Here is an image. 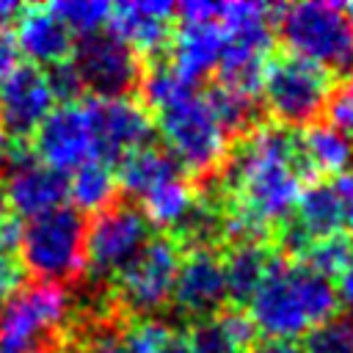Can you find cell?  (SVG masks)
Here are the masks:
<instances>
[{
	"label": "cell",
	"instance_id": "cell-37",
	"mask_svg": "<svg viewBox=\"0 0 353 353\" xmlns=\"http://www.w3.org/2000/svg\"><path fill=\"white\" fill-rule=\"evenodd\" d=\"M22 11H25V6L11 3V0H0V33H8V28H17Z\"/></svg>",
	"mask_w": 353,
	"mask_h": 353
},
{
	"label": "cell",
	"instance_id": "cell-21",
	"mask_svg": "<svg viewBox=\"0 0 353 353\" xmlns=\"http://www.w3.org/2000/svg\"><path fill=\"white\" fill-rule=\"evenodd\" d=\"M298 154L312 176H339L353 168V141L328 124H309L298 130Z\"/></svg>",
	"mask_w": 353,
	"mask_h": 353
},
{
	"label": "cell",
	"instance_id": "cell-4",
	"mask_svg": "<svg viewBox=\"0 0 353 353\" xmlns=\"http://www.w3.org/2000/svg\"><path fill=\"white\" fill-rule=\"evenodd\" d=\"M165 152L190 174H212L226 163L229 135L196 85L154 110Z\"/></svg>",
	"mask_w": 353,
	"mask_h": 353
},
{
	"label": "cell",
	"instance_id": "cell-10",
	"mask_svg": "<svg viewBox=\"0 0 353 353\" xmlns=\"http://www.w3.org/2000/svg\"><path fill=\"white\" fill-rule=\"evenodd\" d=\"M0 179L6 190L8 212L17 218H39L63 207L69 199L66 174L36 160L30 141H11L0 163Z\"/></svg>",
	"mask_w": 353,
	"mask_h": 353
},
{
	"label": "cell",
	"instance_id": "cell-29",
	"mask_svg": "<svg viewBox=\"0 0 353 353\" xmlns=\"http://www.w3.org/2000/svg\"><path fill=\"white\" fill-rule=\"evenodd\" d=\"M61 353H124L121 350V339L119 334L108 325H77L72 323V328L66 331V339L61 345Z\"/></svg>",
	"mask_w": 353,
	"mask_h": 353
},
{
	"label": "cell",
	"instance_id": "cell-8",
	"mask_svg": "<svg viewBox=\"0 0 353 353\" xmlns=\"http://www.w3.org/2000/svg\"><path fill=\"white\" fill-rule=\"evenodd\" d=\"M152 240V226L135 204H110L85 223V268L97 284L116 276Z\"/></svg>",
	"mask_w": 353,
	"mask_h": 353
},
{
	"label": "cell",
	"instance_id": "cell-30",
	"mask_svg": "<svg viewBox=\"0 0 353 353\" xmlns=\"http://www.w3.org/2000/svg\"><path fill=\"white\" fill-rule=\"evenodd\" d=\"M350 251H353L350 240L342 237V234H336V237H325V240L309 243V245L298 254V262H303V265H309L312 270H317V273H323V276L331 279V276H336V273L342 270V265L347 262Z\"/></svg>",
	"mask_w": 353,
	"mask_h": 353
},
{
	"label": "cell",
	"instance_id": "cell-41",
	"mask_svg": "<svg viewBox=\"0 0 353 353\" xmlns=\"http://www.w3.org/2000/svg\"><path fill=\"white\" fill-rule=\"evenodd\" d=\"M8 212V204H6V190H3V179H0V215Z\"/></svg>",
	"mask_w": 353,
	"mask_h": 353
},
{
	"label": "cell",
	"instance_id": "cell-26",
	"mask_svg": "<svg viewBox=\"0 0 353 353\" xmlns=\"http://www.w3.org/2000/svg\"><path fill=\"white\" fill-rule=\"evenodd\" d=\"M119 339L124 353H185V334L160 317H138Z\"/></svg>",
	"mask_w": 353,
	"mask_h": 353
},
{
	"label": "cell",
	"instance_id": "cell-24",
	"mask_svg": "<svg viewBox=\"0 0 353 353\" xmlns=\"http://www.w3.org/2000/svg\"><path fill=\"white\" fill-rule=\"evenodd\" d=\"M196 204H199V193H196L193 182L188 179V174H179V176L163 182L160 188H154L152 193H146L141 199L138 210L143 212L149 226L179 229Z\"/></svg>",
	"mask_w": 353,
	"mask_h": 353
},
{
	"label": "cell",
	"instance_id": "cell-1",
	"mask_svg": "<svg viewBox=\"0 0 353 353\" xmlns=\"http://www.w3.org/2000/svg\"><path fill=\"white\" fill-rule=\"evenodd\" d=\"M309 174L298 154V130L281 124H259L243 135L237 149L226 154L223 188V237L232 243L259 240L287 223Z\"/></svg>",
	"mask_w": 353,
	"mask_h": 353
},
{
	"label": "cell",
	"instance_id": "cell-2",
	"mask_svg": "<svg viewBox=\"0 0 353 353\" xmlns=\"http://www.w3.org/2000/svg\"><path fill=\"white\" fill-rule=\"evenodd\" d=\"M334 281L303 262L273 259L270 270L248 298V320L268 342H287L309 336L336 312Z\"/></svg>",
	"mask_w": 353,
	"mask_h": 353
},
{
	"label": "cell",
	"instance_id": "cell-36",
	"mask_svg": "<svg viewBox=\"0 0 353 353\" xmlns=\"http://www.w3.org/2000/svg\"><path fill=\"white\" fill-rule=\"evenodd\" d=\"M17 58H19V50H17V41L11 33H0V83L17 69Z\"/></svg>",
	"mask_w": 353,
	"mask_h": 353
},
{
	"label": "cell",
	"instance_id": "cell-39",
	"mask_svg": "<svg viewBox=\"0 0 353 353\" xmlns=\"http://www.w3.org/2000/svg\"><path fill=\"white\" fill-rule=\"evenodd\" d=\"M8 143H11V138L6 135V130L0 127V163H3V157H6V149H8Z\"/></svg>",
	"mask_w": 353,
	"mask_h": 353
},
{
	"label": "cell",
	"instance_id": "cell-6",
	"mask_svg": "<svg viewBox=\"0 0 353 353\" xmlns=\"http://www.w3.org/2000/svg\"><path fill=\"white\" fill-rule=\"evenodd\" d=\"M22 270L36 281L66 287L85 270V218L74 207H58L22 226Z\"/></svg>",
	"mask_w": 353,
	"mask_h": 353
},
{
	"label": "cell",
	"instance_id": "cell-40",
	"mask_svg": "<svg viewBox=\"0 0 353 353\" xmlns=\"http://www.w3.org/2000/svg\"><path fill=\"white\" fill-rule=\"evenodd\" d=\"M339 8H342V14L347 17V22L353 25V0H350V3H339Z\"/></svg>",
	"mask_w": 353,
	"mask_h": 353
},
{
	"label": "cell",
	"instance_id": "cell-18",
	"mask_svg": "<svg viewBox=\"0 0 353 353\" xmlns=\"http://www.w3.org/2000/svg\"><path fill=\"white\" fill-rule=\"evenodd\" d=\"M342 229V207L331 182H309L284 223V243L301 254L309 243L336 237Z\"/></svg>",
	"mask_w": 353,
	"mask_h": 353
},
{
	"label": "cell",
	"instance_id": "cell-9",
	"mask_svg": "<svg viewBox=\"0 0 353 353\" xmlns=\"http://www.w3.org/2000/svg\"><path fill=\"white\" fill-rule=\"evenodd\" d=\"M182 251L174 237H152L138 256L116 276V301L138 317H154L171 303Z\"/></svg>",
	"mask_w": 353,
	"mask_h": 353
},
{
	"label": "cell",
	"instance_id": "cell-7",
	"mask_svg": "<svg viewBox=\"0 0 353 353\" xmlns=\"http://www.w3.org/2000/svg\"><path fill=\"white\" fill-rule=\"evenodd\" d=\"M331 74L298 55H276L265 63L259 97L281 127H309L328 102Z\"/></svg>",
	"mask_w": 353,
	"mask_h": 353
},
{
	"label": "cell",
	"instance_id": "cell-15",
	"mask_svg": "<svg viewBox=\"0 0 353 353\" xmlns=\"http://www.w3.org/2000/svg\"><path fill=\"white\" fill-rule=\"evenodd\" d=\"M223 301H226V281H223L221 254L207 245H193L182 251L171 292L174 309L179 314L201 320L221 312Z\"/></svg>",
	"mask_w": 353,
	"mask_h": 353
},
{
	"label": "cell",
	"instance_id": "cell-23",
	"mask_svg": "<svg viewBox=\"0 0 353 353\" xmlns=\"http://www.w3.org/2000/svg\"><path fill=\"white\" fill-rule=\"evenodd\" d=\"M179 174H188L165 149L160 146H143L132 154H127L124 160H119V171H116V182L130 193L135 196L138 201L152 193L154 188H160L163 182L179 176Z\"/></svg>",
	"mask_w": 353,
	"mask_h": 353
},
{
	"label": "cell",
	"instance_id": "cell-16",
	"mask_svg": "<svg viewBox=\"0 0 353 353\" xmlns=\"http://www.w3.org/2000/svg\"><path fill=\"white\" fill-rule=\"evenodd\" d=\"M176 6L165 0H127L113 6L110 33H116L135 55H157L171 44Z\"/></svg>",
	"mask_w": 353,
	"mask_h": 353
},
{
	"label": "cell",
	"instance_id": "cell-22",
	"mask_svg": "<svg viewBox=\"0 0 353 353\" xmlns=\"http://www.w3.org/2000/svg\"><path fill=\"white\" fill-rule=\"evenodd\" d=\"M276 254L268 243L245 240V243H229V251L221 256L223 265V281H226V298L229 301H245L254 295L265 273L270 270Z\"/></svg>",
	"mask_w": 353,
	"mask_h": 353
},
{
	"label": "cell",
	"instance_id": "cell-3",
	"mask_svg": "<svg viewBox=\"0 0 353 353\" xmlns=\"http://www.w3.org/2000/svg\"><path fill=\"white\" fill-rule=\"evenodd\" d=\"M77 317L66 287L30 281L0 306V350L61 353L66 331Z\"/></svg>",
	"mask_w": 353,
	"mask_h": 353
},
{
	"label": "cell",
	"instance_id": "cell-25",
	"mask_svg": "<svg viewBox=\"0 0 353 353\" xmlns=\"http://www.w3.org/2000/svg\"><path fill=\"white\" fill-rule=\"evenodd\" d=\"M116 188H119L116 174H113L110 163H102V160L85 163L77 171H72V176H69V199L80 215L83 212L97 215L105 207H110Z\"/></svg>",
	"mask_w": 353,
	"mask_h": 353
},
{
	"label": "cell",
	"instance_id": "cell-38",
	"mask_svg": "<svg viewBox=\"0 0 353 353\" xmlns=\"http://www.w3.org/2000/svg\"><path fill=\"white\" fill-rule=\"evenodd\" d=\"M248 353H301V350L287 342H262V345H254Z\"/></svg>",
	"mask_w": 353,
	"mask_h": 353
},
{
	"label": "cell",
	"instance_id": "cell-35",
	"mask_svg": "<svg viewBox=\"0 0 353 353\" xmlns=\"http://www.w3.org/2000/svg\"><path fill=\"white\" fill-rule=\"evenodd\" d=\"M334 290H336V301L345 303L347 312L353 314V251H350L347 262L342 265V270L336 273V284H334Z\"/></svg>",
	"mask_w": 353,
	"mask_h": 353
},
{
	"label": "cell",
	"instance_id": "cell-11",
	"mask_svg": "<svg viewBox=\"0 0 353 353\" xmlns=\"http://www.w3.org/2000/svg\"><path fill=\"white\" fill-rule=\"evenodd\" d=\"M69 63L74 66L83 91H91V97H127V91L141 83L138 55L110 30L83 36L74 44Z\"/></svg>",
	"mask_w": 353,
	"mask_h": 353
},
{
	"label": "cell",
	"instance_id": "cell-5",
	"mask_svg": "<svg viewBox=\"0 0 353 353\" xmlns=\"http://www.w3.org/2000/svg\"><path fill=\"white\" fill-rule=\"evenodd\" d=\"M279 36L290 55H298L320 69L353 74V25L339 3L306 0L279 8Z\"/></svg>",
	"mask_w": 353,
	"mask_h": 353
},
{
	"label": "cell",
	"instance_id": "cell-34",
	"mask_svg": "<svg viewBox=\"0 0 353 353\" xmlns=\"http://www.w3.org/2000/svg\"><path fill=\"white\" fill-rule=\"evenodd\" d=\"M334 190H336V199H339V207H342V229H347L350 240H353V168L339 174L334 182Z\"/></svg>",
	"mask_w": 353,
	"mask_h": 353
},
{
	"label": "cell",
	"instance_id": "cell-20",
	"mask_svg": "<svg viewBox=\"0 0 353 353\" xmlns=\"http://www.w3.org/2000/svg\"><path fill=\"white\" fill-rule=\"evenodd\" d=\"M254 339L256 331L245 312L221 309L190 323L185 334V353H248Z\"/></svg>",
	"mask_w": 353,
	"mask_h": 353
},
{
	"label": "cell",
	"instance_id": "cell-32",
	"mask_svg": "<svg viewBox=\"0 0 353 353\" xmlns=\"http://www.w3.org/2000/svg\"><path fill=\"white\" fill-rule=\"evenodd\" d=\"M325 116H328V127H334L336 132L353 141V74H347L331 88L325 102Z\"/></svg>",
	"mask_w": 353,
	"mask_h": 353
},
{
	"label": "cell",
	"instance_id": "cell-13",
	"mask_svg": "<svg viewBox=\"0 0 353 353\" xmlns=\"http://www.w3.org/2000/svg\"><path fill=\"white\" fill-rule=\"evenodd\" d=\"M83 108L88 113L99 160L113 163L149 146L152 116L130 97H85Z\"/></svg>",
	"mask_w": 353,
	"mask_h": 353
},
{
	"label": "cell",
	"instance_id": "cell-19",
	"mask_svg": "<svg viewBox=\"0 0 353 353\" xmlns=\"http://www.w3.org/2000/svg\"><path fill=\"white\" fill-rule=\"evenodd\" d=\"M14 41H17V50L25 52L33 66H41V69L69 61L74 50L72 30L52 14L50 6H25L17 22Z\"/></svg>",
	"mask_w": 353,
	"mask_h": 353
},
{
	"label": "cell",
	"instance_id": "cell-12",
	"mask_svg": "<svg viewBox=\"0 0 353 353\" xmlns=\"http://www.w3.org/2000/svg\"><path fill=\"white\" fill-rule=\"evenodd\" d=\"M30 149H33L36 160H41L44 165H50L61 174H72L80 165L99 160L94 130H91L88 113L83 108V99L63 102V105L52 108V113L30 135Z\"/></svg>",
	"mask_w": 353,
	"mask_h": 353
},
{
	"label": "cell",
	"instance_id": "cell-17",
	"mask_svg": "<svg viewBox=\"0 0 353 353\" xmlns=\"http://www.w3.org/2000/svg\"><path fill=\"white\" fill-rule=\"evenodd\" d=\"M221 6V3H218ZM215 14L207 19H188L179 22V28L171 36V66L185 74L188 80H199L221 66L223 50H226V30Z\"/></svg>",
	"mask_w": 353,
	"mask_h": 353
},
{
	"label": "cell",
	"instance_id": "cell-27",
	"mask_svg": "<svg viewBox=\"0 0 353 353\" xmlns=\"http://www.w3.org/2000/svg\"><path fill=\"white\" fill-rule=\"evenodd\" d=\"M215 119L221 121V127L226 130V135H237V132H248L254 130V121H256V99L259 97H251V94H243V91H234L229 85H221L215 83L212 88L204 91Z\"/></svg>",
	"mask_w": 353,
	"mask_h": 353
},
{
	"label": "cell",
	"instance_id": "cell-33",
	"mask_svg": "<svg viewBox=\"0 0 353 353\" xmlns=\"http://www.w3.org/2000/svg\"><path fill=\"white\" fill-rule=\"evenodd\" d=\"M22 287V262L14 254H0V306Z\"/></svg>",
	"mask_w": 353,
	"mask_h": 353
},
{
	"label": "cell",
	"instance_id": "cell-28",
	"mask_svg": "<svg viewBox=\"0 0 353 353\" xmlns=\"http://www.w3.org/2000/svg\"><path fill=\"white\" fill-rule=\"evenodd\" d=\"M50 8L72 30V36L74 33L91 36V33L105 30L110 25V14H113V6L105 0H58Z\"/></svg>",
	"mask_w": 353,
	"mask_h": 353
},
{
	"label": "cell",
	"instance_id": "cell-14",
	"mask_svg": "<svg viewBox=\"0 0 353 353\" xmlns=\"http://www.w3.org/2000/svg\"><path fill=\"white\" fill-rule=\"evenodd\" d=\"M52 108L55 94L41 66L17 63V69L0 83V127L11 141H28Z\"/></svg>",
	"mask_w": 353,
	"mask_h": 353
},
{
	"label": "cell",
	"instance_id": "cell-31",
	"mask_svg": "<svg viewBox=\"0 0 353 353\" xmlns=\"http://www.w3.org/2000/svg\"><path fill=\"white\" fill-rule=\"evenodd\" d=\"M301 353H353V314H334L317 325Z\"/></svg>",
	"mask_w": 353,
	"mask_h": 353
}]
</instances>
